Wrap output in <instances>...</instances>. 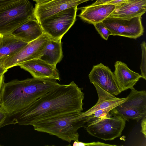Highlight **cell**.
Here are the masks:
<instances>
[{
	"mask_svg": "<svg viewBox=\"0 0 146 146\" xmlns=\"http://www.w3.org/2000/svg\"><path fill=\"white\" fill-rule=\"evenodd\" d=\"M93 0H52L42 4H36L34 15L39 23L44 19L60 11Z\"/></svg>",
	"mask_w": 146,
	"mask_h": 146,
	"instance_id": "obj_11",
	"label": "cell"
},
{
	"mask_svg": "<svg viewBox=\"0 0 146 146\" xmlns=\"http://www.w3.org/2000/svg\"><path fill=\"white\" fill-rule=\"evenodd\" d=\"M19 66L28 71L33 77L60 80L59 73L56 66L50 64L40 58L24 62Z\"/></svg>",
	"mask_w": 146,
	"mask_h": 146,
	"instance_id": "obj_12",
	"label": "cell"
},
{
	"mask_svg": "<svg viewBox=\"0 0 146 146\" xmlns=\"http://www.w3.org/2000/svg\"><path fill=\"white\" fill-rule=\"evenodd\" d=\"M28 43L11 35H3L0 42V66L3 64L6 59L17 53Z\"/></svg>",
	"mask_w": 146,
	"mask_h": 146,
	"instance_id": "obj_17",
	"label": "cell"
},
{
	"mask_svg": "<svg viewBox=\"0 0 146 146\" xmlns=\"http://www.w3.org/2000/svg\"><path fill=\"white\" fill-rule=\"evenodd\" d=\"M35 19L34 8L29 0H15L0 4V33L11 35L28 20Z\"/></svg>",
	"mask_w": 146,
	"mask_h": 146,
	"instance_id": "obj_4",
	"label": "cell"
},
{
	"mask_svg": "<svg viewBox=\"0 0 146 146\" xmlns=\"http://www.w3.org/2000/svg\"><path fill=\"white\" fill-rule=\"evenodd\" d=\"M146 116L142 119L141 123V132L143 134L145 138H146Z\"/></svg>",
	"mask_w": 146,
	"mask_h": 146,
	"instance_id": "obj_23",
	"label": "cell"
},
{
	"mask_svg": "<svg viewBox=\"0 0 146 146\" xmlns=\"http://www.w3.org/2000/svg\"><path fill=\"white\" fill-rule=\"evenodd\" d=\"M115 8V5L111 4L89 5L79 8L81 12L78 16L85 22L94 25L108 17Z\"/></svg>",
	"mask_w": 146,
	"mask_h": 146,
	"instance_id": "obj_14",
	"label": "cell"
},
{
	"mask_svg": "<svg viewBox=\"0 0 146 146\" xmlns=\"http://www.w3.org/2000/svg\"><path fill=\"white\" fill-rule=\"evenodd\" d=\"M3 35H2L0 33V42L1 41V40L3 36Z\"/></svg>",
	"mask_w": 146,
	"mask_h": 146,
	"instance_id": "obj_30",
	"label": "cell"
},
{
	"mask_svg": "<svg viewBox=\"0 0 146 146\" xmlns=\"http://www.w3.org/2000/svg\"><path fill=\"white\" fill-rule=\"evenodd\" d=\"M36 19H30L14 30L11 35L22 41L29 43L34 40L43 33Z\"/></svg>",
	"mask_w": 146,
	"mask_h": 146,
	"instance_id": "obj_16",
	"label": "cell"
},
{
	"mask_svg": "<svg viewBox=\"0 0 146 146\" xmlns=\"http://www.w3.org/2000/svg\"><path fill=\"white\" fill-rule=\"evenodd\" d=\"M102 22L113 36L136 39L144 33L141 16L127 19L108 17Z\"/></svg>",
	"mask_w": 146,
	"mask_h": 146,
	"instance_id": "obj_8",
	"label": "cell"
},
{
	"mask_svg": "<svg viewBox=\"0 0 146 146\" xmlns=\"http://www.w3.org/2000/svg\"><path fill=\"white\" fill-rule=\"evenodd\" d=\"M142 51V58L140 69L142 78L146 80V42H142L141 44Z\"/></svg>",
	"mask_w": 146,
	"mask_h": 146,
	"instance_id": "obj_19",
	"label": "cell"
},
{
	"mask_svg": "<svg viewBox=\"0 0 146 146\" xmlns=\"http://www.w3.org/2000/svg\"><path fill=\"white\" fill-rule=\"evenodd\" d=\"M44 33L36 39L28 43L19 52L8 58L3 65L7 70L31 60L39 58L50 39Z\"/></svg>",
	"mask_w": 146,
	"mask_h": 146,
	"instance_id": "obj_9",
	"label": "cell"
},
{
	"mask_svg": "<svg viewBox=\"0 0 146 146\" xmlns=\"http://www.w3.org/2000/svg\"><path fill=\"white\" fill-rule=\"evenodd\" d=\"M0 146H2V145H1V144H0Z\"/></svg>",
	"mask_w": 146,
	"mask_h": 146,
	"instance_id": "obj_31",
	"label": "cell"
},
{
	"mask_svg": "<svg viewBox=\"0 0 146 146\" xmlns=\"http://www.w3.org/2000/svg\"><path fill=\"white\" fill-rule=\"evenodd\" d=\"M126 122L111 110L102 117L88 120L84 127L92 136L105 141L111 140L121 136Z\"/></svg>",
	"mask_w": 146,
	"mask_h": 146,
	"instance_id": "obj_5",
	"label": "cell"
},
{
	"mask_svg": "<svg viewBox=\"0 0 146 146\" xmlns=\"http://www.w3.org/2000/svg\"><path fill=\"white\" fill-rule=\"evenodd\" d=\"M15 0H0V4L7 2L12 1Z\"/></svg>",
	"mask_w": 146,
	"mask_h": 146,
	"instance_id": "obj_29",
	"label": "cell"
},
{
	"mask_svg": "<svg viewBox=\"0 0 146 146\" xmlns=\"http://www.w3.org/2000/svg\"><path fill=\"white\" fill-rule=\"evenodd\" d=\"M126 100L111 109L112 112L128 121H138L146 116V92L139 91L134 87Z\"/></svg>",
	"mask_w": 146,
	"mask_h": 146,
	"instance_id": "obj_7",
	"label": "cell"
},
{
	"mask_svg": "<svg viewBox=\"0 0 146 146\" xmlns=\"http://www.w3.org/2000/svg\"><path fill=\"white\" fill-rule=\"evenodd\" d=\"M81 113L38 122L32 126L36 131L55 136L69 143L72 141H78L79 135L78 130L85 124Z\"/></svg>",
	"mask_w": 146,
	"mask_h": 146,
	"instance_id": "obj_3",
	"label": "cell"
},
{
	"mask_svg": "<svg viewBox=\"0 0 146 146\" xmlns=\"http://www.w3.org/2000/svg\"><path fill=\"white\" fill-rule=\"evenodd\" d=\"M126 0H113L108 3L107 4H111L116 5L123 2Z\"/></svg>",
	"mask_w": 146,
	"mask_h": 146,
	"instance_id": "obj_25",
	"label": "cell"
},
{
	"mask_svg": "<svg viewBox=\"0 0 146 146\" xmlns=\"http://www.w3.org/2000/svg\"><path fill=\"white\" fill-rule=\"evenodd\" d=\"M73 146H116L115 145H110L109 144H107L103 143L100 142H93L90 143H84L79 141H74L73 143Z\"/></svg>",
	"mask_w": 146,
	"mask_h": 146,
	"instance_id": "obj_21",
	"label": "cell"
},
{
	"mask_svg": "<svg viewBox=\"0 0 146 146\" xmlns=\"http://www.w3.org/2000/svg\"><path fill=\"white\" fill-rule=\"evenodd\" d=\"M93 25L96 29L104 39L107 40L109 36L112 35L111 31L102 22L95 23Z\"/></svg>",
	"mask_w": 146,
	"mask_h": 146,
	"instance_id": "obj_20",
	"label": "cell"
},
{
	"mask_svg": "<svg viewBox=\"0 0 146 146\" xmlns=\"http://www.w3.org/2000/svg\"><path fill=\"white\" fill-rule=\"evenodd\" d=\"M84 94L74 82L60 84L25 108L8 114L3 126L10 124L31 125L83 110Z\"/></svg>",
	"mask_w": 146,
	"mask_h": 146,
	"instance_id": "obj_1",
	"label": "cell"
},
{
	"mask_svg": "<svg viewBox=\"0 0 146 146\" xmlns=\"http://www.w3.org/2000/svg\"><path fill=\"white\" fill-rule=\"evenodd\" d=\"M146 11V0H127L115 5L109 17L123 19L141 17Z\"/></svg>",
	"mask_w": 146,
	"mask_h": 146,
	"instance_id": "obj_15",
	"label": "cell"
},
{
	"mask_svg": "<svg viewBox=\"0 0 146 146\" xmlns=\"http://www.w3.org/2000/svg\"><path fill=\"white\" fill-rule=\"evenodd\" d=\"M4 82V75L0 77V101L1 98V90L3 84Z\"/></svg>",
	"mask_w": 146,
	"mask_h": 146,
	"instance_id": "obj_27",
	"label": "cell"
},
{
	"mask_svg": "<svg viewBox=\"0 0 146 146\" xmlns=\"http://www.w3.org/2000/svg\"><path fill=\"white\" fill-rule=\"evenodd\" d=\"M113 0H96L94 3L90 5L94 6L106 4Z\"/></svg>",
	"mask_w": 146,
	"mask_h": 146,
	"instance_id": "obj_24",
	"label": "cell"
},
{
	"mask_svg": "<svg viewBox=\"0 0 146 146\" xmlns=\"http://www.w3.org/2000/svg\"><path fill=\"white\" fill-rule=\"evenodd\" d=\"M88 77L91 84L95 83L114 96L121 92L116 83L113 72L102 63L94 65Z\"/></svg>",
	"mask_w": 146,
	"mask_h": 146,
	"instance_id": "obj_10",
	"label": "cell"
},
{
	"mask_svg": "<svg viewBox=\"0 0 146 146\" xmlns=\"http://www.w3.org/2000/svg\"><path fill=\"white\" fill-rule=\"evenodd\" d=\"M8 114L0 107V128L2 127Z\"/></svg>",
	"mask_w": 146,
	"mask_h": 146,
	"instance_id": "obj_22",
	"label": "cell"
},
{
	"mask_svg": "<svg viewBox=\"0 0 146 146\" xmlns=\"http://www.w3.org/2000/svg\"><path fill=\"white\" fill-rule=\"evenodd\" d=\"M60 84L56 80L33 77L3 83L0 107L8 114L26 108Z\"/></svg>",
	"mask_w": 146,
	"mask_h": 146,
	"instance_id": "obj_2",
	"label": "cell"
},
{
	"mask_svg": "<svg viewBox=\"0 0 146 146\" xmlns=\"http://www.w3.org/2000/svg\"><path fill=\"white\" fill-rule=\"evenodd\" d=\"M61 39L50 38L40 59L56 66L63 57Z\"/></svg>",
	"mask_w": 146,
	"mask_h": 146,
	"instance_id": "obj_18",
	"label": "cell"
},
{
	"mask_svg": "<svg viewBox=\"0 0 146 146\" xmlns=\"http://www.w3.org/2000/svg\"><path fill=\"white\" fill-rule=\"evenodd\" d=\"M34 1H35L36 4H40L43 3H46L52 0H33Z\"/></svg>",
	"mask_w": 146,
	"mask_h": 146,
	"instance_id": "obj_28",
	"label": "cell"
},
{
	"mask_svg": "<svg viewBox=\"0 0 146 146\" xmlns=\"http://www.w3.org/2000/svg\"><path fill=\"white\" fill-rule=\"evenodd\" d=\"M77 6L52 15L39 23L43 32L50 38L61 39L76 21Z\"/></svg>",
	"mask_w": 146,
	"mask_h": 146,
	"instance_id": "obj_6",
	"label": "cell"
},
{
	"mask_svg": "<svg viewBox=\"0 0 146 146\" xmlns=\"http://www.w3.org/2000/svg\"><path fill=\"white\" fill-rule=\"evenodd\" d=\"M113 72L117 84L120 92L131 89L142 78L141 74L130 69L126 64L121 61H116Z\"/></svg>",
	"mask_w": 146,
	"mask_h": 146,
	"instance_id": "obj_13",
	"label": "cell"
},
{
	"mask_svg": "<svg viewBox=\"0 0 146 146\" xmlns=\"http://www.w3.org/2000/svg\"><path fill=\"white\" fill-rule=\"evenodd\" d=\"M7 71V70L5 68L3 64L0 66V77L3 75Z\"/></svg>",
	"mask_w": 146,
	"mask_h": 146,
	"instance_id": "obj_26",
	"label": "cell"
}]
</instances>
